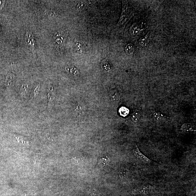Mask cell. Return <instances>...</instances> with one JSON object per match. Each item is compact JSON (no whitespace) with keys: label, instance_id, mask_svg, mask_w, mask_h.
<instances>
[{"label":"cell","instance_id":"6da1fadb","mask_svg":"<svg viewBox=\"0 0 196 196\" xmlns=\"http://www.w3.org/2000/svg\"><path fill=\"white\" fill-rule=\"evenodd\" d=\"M122 3L121 15L116 26L117 28L121 31H123L126 25L134 15L133 10L129 6L128 2L126 1H122Z\"/></svg>","mask_w":196,"mask_h":196},{"label":"cell","instance_id":"7a4b0ae2","mask_svg":"<svg viewBox=\"0 0 196 196\" xmlns=\"http://www.w3.org/2000/svg\"><path fill=\"white\" fill-rule=\"evenodd\" d=\"M143 21L139 23H135L132 24L130 28V34L131 36H136L141 34L143 31L148 27L147 24Z\"/></svg>","mask_w":196,"mask_h":196},{"label":"cell","instance_id":"3957f363","mask_svg":"<svg viewBox=\"0 0 196 196\" xmlns=\"http://www.w3.org/2000/svg\"><path fill=\"white\" fill-rule=\"evenodd\" d=\"M153 189V187L152 185L146 184L134 189L133 190L132 193L135 195H145L150 193Z\"/></svg>","mask_w":196,"mask_h":196},{"label":"cell","instance_id":"277c9868","mask_svg":"<svg viewBox=\"0 0 196 196\" xmlns=\"http://www.w3.org/2000/svg\"><path fill=\"white\" fill-rule=\"evenodd\" d=\"M55 44L57 48H61L65 39V34L62 31H58L55 33L53 36Z\"/></svg>","mask_w":196,"mask_h":196},{"label":"cell","instance_id":"5b68a950","mask_svg":"<svg viewBox=\"0 0 196 196\" xmlns=\"http://www.w3.org/2000/svg\"><path fill=\"white\" fill-rule=\"evenodd\" d=\"M26 41L27 48L30 51H33L35 48V39L33 34L30 31H27L26 34Z\"/></svg>","mask_w":196,"mask_h":196},{"label":"cell","instance_id":"8992f818","mask_svg":"<svg viewBox=\"0 0 196 196\" xmlns=\"http://www.w3.org/2000/svg\"><path fill=\"white\" fill-rule=\"evenodd\" d=\"M133 152L134 154V155L137 158L139 159L141 161L143 162L146 163V164H150L152 162V160L150 159L147 158V156L143 155V153L139 150L137 146L135 145V147L133 150Z\"/></svg>","mask_w":196,"mask_h":196},{"label":"cell","instance_id":"52a82bcc","mask_svg":"<svg viewBox=\"0 0 196 196\" xmlns=\"http://www.w3.org/2000/svg\"><path fill=\"white\" fill-rule=\"evenodd\" d=\"M181 129L184 132L191 133L196 131V127L194 125L190 123H185L182 125Z\"/></svg>","mask_w":196,"mask_h":196},{"label":"cell","instance_id":"ba28073f","mask_svg":"<svg viewBox=\"0 0 196 196\" xmlns=\"http://www.w3.org/2000/svg\"><path fill=\"white\" fill-rule=\"evenodd\" d=\"M150 40L149 34L148 32L145 36L142 37L139 39V46L142 47L147 46L149 44Z\"/></svg>","mask_w":196,"mask_h":196},{"label":"cell","instance_id":"9c48e42d","mask_svg":"<svg viewBox=\"0 0 196 196\" xmlns=\"http://www.w3.org/2000/svg\"><path fill=\"white\" fill-rule=\"evenodd\" d=\"M154 119L157 122H162L166 119V116L160 112H156L153 114Z\"/></svg>","mask_w":196,"mask_h":196},{"label":"cell","instance_id":"30bf717a","mask_svg":"<svg viewBox=\"0 0 196 196\" xmlns=\"http://www.w3.org/2000/svg\"><path fill=\"white\" fill-rule=\"evenodd\" d=\"M101 68L106 72L110 71L111 69V66L106 59H104L101 63Z\"/></svg>","mask_w":196,"mask_h":196},{"label":"cell","instance_id":"8fae6325","mask_svg":"<svg viewBox=\"0 0 196 196\" xmlns=\"http://www.w3.org/2000/svg\"><path fill=\"white\" fill-rule=\"evenodd\" d=\"M135 47L131 43H129L126 45L125 47V51L126 53L129 55H131L133 54L135 52Z\"/></svg>","mask_w":196,"mask_h":196},{"label":"cell","instance_id":"7c38bea8","mask_svg":"<svg viewBox=\"0 0 196 196\" xmlns=\"http://www.w3.org/2000/svg\"><path fill=\"white\" fill-rule=\"evenodd\" d=\"M112 101L114 102H119L120 100V95L119 92L117 91H115L112 93L110 95Z\"/></svg>","mask_w":196,"mask_h":196},{"label":"cell","instance_id":"4fadbf2b","mask_svg":"<svg viewBox=\"0 0 196 196\" xmlns=\"http://www.w3.org/2000/svg\"><path fill=\"white\" fill-rule=\"evenodd\" d=\"M65 71L68 73H71L75 76H78L79 75V72L77 68L74 67H66Z\"/></svg>","mask_w":196,"mask_h":196},{"label":"cell","instance_id":"5bb4252c","mask_svg":"<svg viewBox=\"0 0 196 196\" xmlns=\"http://www.w3.org/2000/svg\"><path fill=\"white\" fill-rule=\"evenodd\" d=\"M110 160L108 157H106V158H101L100 159L99 161V164L101 166H105L108 164L109 162H110Z\"/></svg>","mask_w":196,"mask_h":196},{"label":"cell","instance_id":"9a60e30c","mask_svg":"<svg viewBox=\"0 0 196 196\" xmlns=\"http://www.w3.org/2000/svg\"><path fill=\"white\" fill-rule=\"evenodd\" d=\"M140 118V113L139 112L136 111L132 114L131 118L134 122H137L139 121Z\"/></svg>","mask_w":196,"mask_h":196},{"label":"cell","instance_id":"2e32d148","mask_svg":"<svg viewBox=\"0 0 196 196\" xmlns=\"http://www.w3.org/2000/svg\"><path fill=\"white\" fill-rule=\"evenodd\" d=\"M75 112L77 115V117H79L84 113V109L82 108V106L78 105L76 106V108L75 110Z\"/></svg>","mask_w":196,"mask_h":196},{"label":"cell","instance_id":"e0dca14e","mask_svg":"<svg viewBox=\"0 0 196 196\" xmlns=\"http://www.w3.org/2000/svg\"><path fill=\"white\" fill-rule=\"evenodd\" d=\"M28 89V85L23 84L20 88V94L22 96L24 95L27 92Z\"/></svg>","mask_w":196,"mask_h":196},{"label":"cell","instance_id":"ac0fdd59","mask_svg":"<svg viewBox=\"0 0 196 196\" xmlns=\"http://www.w3.org/2000/svg\"><path fill=\"white\" fill-rule=\"evenodd\" d=\"M12 80V76L9 74L6 77V84L8 86H10L11 84Z\"/></svg>","mask_w":196,"mask_h":196},{"label":"cell","instance_id":"d6986e66","mask_svg":"<svg viewBox=\"0 0 196 196\" xmlns=\"http://www.w3.org/2000/svg\"><path fill=\"white\" fill-rule=\"evenodd\" d=\"M40 88V85H37V86H36V87L35 88V90L34 91L33 94V97H36V96H37L38 93H39Z\"/></svg>","mask_w":196,"mask_h":196},{"label":"cell","instance_id":"ffe728a7","mask_svg":"<svg viewBox=\"0 0 196 196\" xmlns=\"http://www.w3.org/2000/svg\"><path fill=\"white\" fill-rule=\"evenodd\" d=\"M119 112H120V114H121L123 112H124V115L125 116L126 115L128 114L129 110L125 108L122 107L121 108L120 110H119Z\"/></svg>","mask_w":196,"mask_h":196},{"label":"cell","instance_id":"44dd1931","mask_svg":"<svg viewBox=\"0 0 196 196\" xmlns=\"http://www.w3.org/2000/svg\"><path fill=\"white\" fill-rule=\"evenodd\" d=\"M54 94L53 93H52V92L50 91V92L49 93H48V98L49 100L50 101L51 100L53 99L54 98Z\"/></svg>","mask_w":196,"mask_h":196},{"label":"cell","instance_id":"7402d4cb","mask_svg":"<svg viewBox=\"0 0 196 196\" xmlns=\"http://www.w3.org/2000/svg\"><path fill=\"white\" fill-rule=\"evenodd\" d=\"M46 14L49 16L51 17H54L56 15V14H55V13L53 11L49 10L46 12Z\"/></svg>","mask_w":196,"mask_h":196},{"label":"cell","instance_id":"603a6c76","mask_svg":"<svg viewBox=\"0 0 196 196\" xmlns=\"http://www.w3.org/2000/svg\"><path fill=\"white\" fill-rule=\"evenodd\" d=\"M127 175V173L126 171H123L120 174L119 176H120V177H125Z\"/></svg>","mask_w":196,"mask_h":196}]
</instances>
